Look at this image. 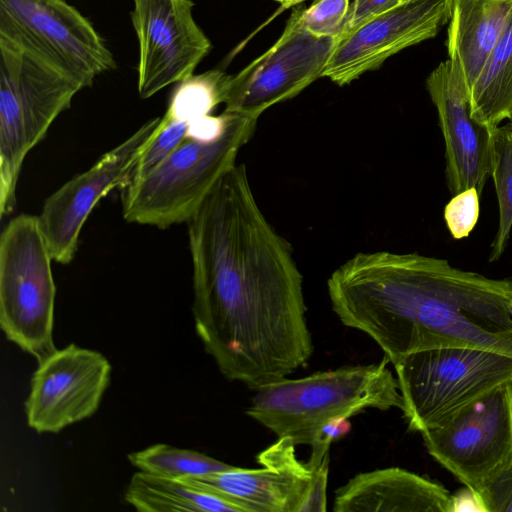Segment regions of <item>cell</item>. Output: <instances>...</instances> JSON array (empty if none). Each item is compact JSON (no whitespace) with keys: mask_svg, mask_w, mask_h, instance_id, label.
Wrapping results in <instances>:
<instances>
[{"mask_svg":"<svg viewBox=\"0 0 512 512\" xmlns=\"http://www.w3.org/2000/svg\"><path fill=\"white\" fill-rule=\"evenodd\" d=\"M127 458L140 471L169 479L201 476L232 467L203 453L166 444L130 453Z\"/></svg>","mask_w":512,"mask_h":512,"instance_id":"obj_21","label":"cell"},{"mask_svg":"<svg viewBox=\"0 0 512 512\" xmlns=\"http://www.w3.org/2000/svg\"><path fill=\"white\" fill-rule=\"evenodd\" d=\"M52 256L38 216L12 218L0 235V324L7 339L38 362L56 350Z\"/></svg>","mask_w":512,"mask_h":512,"instance_id":"obj_7","label":"cell"},{"mask_svg":"<svg viewBox=\"0 0 512 512\" xmlns=\"http://www.w3.org/2000/svg\"><path fill=\"white\" fill-rule=\"evenodd\" d=\"M111 365L98 351L70 344L56 349L39 365L25 402L28 426L57 433L90 417L109 385Z\"/></svg>","mask_w":512,"mask_h":512,"instance_id":"obj_13","label":"cell"},{"mask_svg":"<svg viewBox=\"0 0 512 512\" xmlns=\"http://www.w3.org/2000/svg\"><path fill=\"white\" fill-rule=\"evenodd\" d=\"M427 452L473 489L512 458V380L421 433Z\"/></svg>","mask_w":512,"mask_h":512,"instance_id":"obj_10","label":"cell"},{"mask_svg":"<svg viewBox=\"0 0 512 512\" xmlns=\"http://www.w3.org/2000/svg\"><path fill=\"white\" fill-rule=\"evenodd\" d=\"M84 87L19 42L0 34V215L16 203L24 159Z\"/></svg>","mask_w":512,"mask_h":512,"instance_id":"obj_4","label":"cell"},{"mask_svg":"<svg viewBox=\"0 0 512 512\" xmlns=\"http://www.w3.org/2000/svg\"><path fill=\"white\" fill-rule=\"evenodd\" d=\"M472 117L496 129L512 115V14L469 92Z\"/></svg>","mask_w":512,"mask_h":512,"instance_id":"obj_20","label":"cell"},{"mask_svg":"<svg viewBox=\"0 0 512 512\" xmlns=\"http://www.w3.org/2000/svg\"><path fill=\"white\" fill-rule=\"evenodd\" d=\"M327 290L341 323L373 339L393 366L444 347L512 356V278L418 253L359 252L332 272Z\"/></svg>","mask_w":512,"mask_h":512,"instance_id":"obj_2","label":"cell"},{"mask_svg":"<svg viewBox=\"0 0 512 512\" xmlns=\"http://www.w3.org/2000/svg\"><path fill=\"white\" fill-rule=\"evenodd\" d=\"M508 123L512 126V115L508 118Z\"/></svg>","mask_w":512,"mask_h":512,"instance_id":"obj_32","label":"cell"},{"mask_svg":"<svg viewBox=\"0 0 512 512\" xmlns=\"http://www.w3.org/2000/svg\"><path fill=\"white\" fill-rule=\"evenodd\" d=\"M0 34L34 51L84 88L117 66L92 23L65 0H0Z\"/></svg>","mask_w":512,"mask_h":512,"instance_id":"obj_8","label":"cell"},{"mask_svg":"<svg viewBox=\"0 0 512 512\" xmlns=\"http://www.w3.org/2000/svg\"><path fill=\"white\" fill-rule=\"evenodd\" d=\"M139 44L138 93L147 99L193 75L212 44L193 17L192 0H132Z\"/></svg>","mask_w":512,"mask_h":512,"instance_id":"obj_12","label":"cell"},{"mask_svg":"<svg viewBox=\"0 0 512 512\" xmlns=\"http://www.w3.org/2000/svg\"><path fill=\"white\" fill-rule=\"evenodd\" d=\"M471 490L479 511L512 512V458Z\"/></svg>","mask_w":512,"mask_h":512,"instance_id":"obj_25","label":"cell"},{"mask_svg":"<svg viewBox=\"0 0 512 512\" xmlns=\"http://www.w3.org/2000/svg\"><path fill=\"white\" fill-rule=\"evenodd\" d=\"M274 1L278 2L283 9H288L290 7H294V6L304 2L305 0H274Z\"/></svg>","mask_w":512,"mask_h":512,"instance_id":"obj_30","label":"cell"},{"mask_svg":"<svg viewBox=\"0 0 512 512\" xmlns=\"http://www.w3.org/2000/svg\"><path fill=\"white\" fill-rule=\"evenodd\" d=\"M404 1L406 0H355L349 8L341 35L348 33L372 17L386 12Z\"/></svg>","mask_w":512,"mask_h":512,"instance_id":"obj_29","label":"cell"},{"mask_svg":"<svg viewBox=\"0 0 512 512\" xmlns=\"http://www.w3.org/2000/svg\"><path fill=\"white\" fill-rule=\"evenodd\" d=\"M189 125L190 122L164 114L157 132L135 163L128 185L147 176L163 163L184 141Z\"/></svg>","mask_w":512,"mask_h":512,"instance_id":"obj_24","label":"cell"},{"mask_svg":"<svg viewBox=\"0 0 512 512\" xmlns=\"http://www.w3.org/2000/svg\"><path fill=\"white\" fill-rule=\"evenodd\" d=\"M491 177L499 206V223L492 241L489 261H497L505 251L512 230V126H498L494 132Z\"/></svg>","mask_w":512,"mask_h":512,"instance_id":"obj_22","label":"cell"},{"mask_svg":"<svg viewBox=\"0 0 512 512\" xmlns=\"http://www.w3.org/2000/svg\"><path fill=\"white\" fill-rule=\"evenodd\" d=\"M426 88L436 107L446 158V180L452 195L469 188L480 194L491 176L494 132L471 115L468 93L454 75L449 60L427 77Z\"/></svg>","mask_w":512,"mask_h":512,"instance_id":"obj_16","label":"cell"},{"mask_svg":"<svg viewBox=\"0 0 512 512\" xmlns=\"http://www.w3.org/2000/svg\"><path fill=\"white\" fill-rule=\"evenodd\" d=\"M193 316L220 372L255 390L313 353L303 277L269 223L244 164H235L188 220Z\"/></svg>","mask_w":512,"mask_h":512,"instance_id":"obj_1","label":"cell"},{"mask_svg":"<svg viewBox=\"0 0 512 512\" xmlns=\"http://www.w3.org/2000/svg\"><path fill=\"white\" fill-rule=\"evenodd\" d=\"M288 438L263 450L257 461L263 466L247 469L232 466L223 471L183 480L216 493L241 506L245 512H301L309 494L313 473L296 455Z\"/></svg>","mask_w":512,"mask_h":512,"instance_id":"obj_15","label":"cell"},{"mask_svg":"<svg viewBox=\"0 0 512 512\" xmlns=\"http://www.w3.org/2000/svg\"><path fill=\"white\" fill-rule=\"evenodd\" d=\"M479 195L476 188H469L453 195L446 204L444 219L453 238H465L474 229L480 213Z\"/></svg>","mask_w":512,"mask_h":512,"instance_id":"obj_27","label":"cell"},{"mask_svg":"<svg viewBox=\"0 0 512 512\" xmlns=\"http://www.w3.org/2000/svg\"><path fill=\"white\" fill-rule=\"evenodd\" d=\"M342 367L312 375L286 377L255 389L248 416L294 445L317 442L322 428L368 408H402L397 378L387 364Z\"/></svg>","mask_w":512,"mask_h":512,"instance_id":"obj_3","label":"cell"},{"mask_svg":"<svg viewBox=\"0 0 512 512\" xmlns=\"http://www.w3.org/2000/svg\"><path fill=\"white\" fill-rule=\"evenodd\" d=\"M410 431L425 432L512 380V356L473 347H444L407 355L394 365Z\"/></svg>","mask_w":512,"mask_h":512,"instance_id":"obj_6","label":"cell"},{"mask_svg":"<svg viewBox=\"0 0 512 512\" xmlns=\"http://www.w3.org/2000/svg\"><path fill=\"white\" fill-rule=\"evenodd\" d=\"M508 311L510 313V316L512 317V300L508 304Z\"/></svg>","mask_w":512,"mask_h":512,"instance_id":"obj_31","label":"cell"},{"mask_svg":"<svg viewBox=\"0 0 512 512\" xmlns=\"http://www.w3.org/2000/svg\"><path fill=\"white\" fill-rule=\"evenodd\" d=\"M228 76L220 70H209L179 82L165 114L187 122L211 115L224 102Z\"/></svg>","mask_w":512,"mask_h":512,"instance_id":"obj_23","label":"cell"},{"mask_svg":"<svg viewBox=\"0 0 512 512\" xmlns=\"http://www.w3.org/2000/svg\"><path fill=\"white\" fill-rule=\"evenodd\" d=\"M304 7L294 8L275 44L236 75H229L224 111L250 118L297 96L320 77L337 37L317 36L302 22Z\"/></svg>","mask_w":512,"mask_h":512,"instance_id":"obj_9","label":"cell"},{"mask_svg":"<svg viewBox=\"0 0 512 512\" xmlns=\"http://www.w3.org/2000/svg\"><path fill=\"white\" fill-rule=\"evenodd\" d=\"M311 455L307 462L312 469V485L301 512H323L327 509V482L329 470V449L324 445L311 447Z\"/></svg>","mask_w":512,"mask_h":512,"instance_id":"obj_28","label":"cell"},{"mask_svg":"<svg viewBox=\"0 0 512 512\" xmlns=\"http://www.w3.org/2000/svg\"><path fill=\"white\" fill-rule=\"evenodd\" d=\"M124 498L142 512H245L238 504L180 479H169L147 472H137Z\"/></svg>","mask_w":512,"mask_h":512,"instance_id":"obj_19","label":"cell"},{"mask_svg":"<svg viewBox=\"0 0 512 512\" xmlns=\"http://www.w3.org/2000/svg\"><path fill=\"white\" fill-rule=\"evenodd\" d=\"M453 0H406L339 37L323 77L339 86L378 69L386 59L434 38L449 22Z\"/></svg>","mask_w":512,"mask_h":512,"instance_id":"obj_14","label":"cell"},{"mask_svg":"<svg viewBox=\"0 0 512 512\" xmlns=\"http://www.w3.org/2000/svg\"><path fill=\"white\" fill-rule=\"evenodd\" d=\"M335 512H451L441 484L399 467L362 472L335 493Z\"/></svg>","mask_w":512,"mask_h":512,"instance_id":"obj_17","label":"cell"},{"mask_svg":"<svg viewBox=\"0 0 512 512\" xmlns=\"http://www.w3.org/2000/svg\"><path fill=\"white\" fill-rule=\"evenodd\" d=\"M161 117L144 123L129 138L102 155L90 169L73 177L53 194L38 216L52 259L70 263L76 254L80 232L99 200L129 183L142 151L153 138Z\"/></svg>","mask_w":512,"mask_h":512,"instance_id":"obj_11","label":"cell"},{"mask_svg":"<svg viewBox=\"0 0 512 512\" xmlns=\"http://www.w3.org/2000/svg\"><path fill=\"white\" fill-rule=\"evenodd\" d=\"M512 14V0H453L447 33L452 71L468 93Z\"/></svg>","mask_w":512,"mask_h":512,"instance_id":"obj_18","label":"cell"},{"mask_svg":"<svg viewBox=\"0 0 512 512\" xmlns=\"http://www.w3.org/2000/svg\"><path fill=\"white\" fill-rule=\"evenodd\" d=\"M231 114L222 135L213 139L186 136L154 171L121 189L126 221L162 229L188 222L236 164L240 149L256 129L257 119Z\"/></svg>","mask_w":512,"mask_h":512,"instance_id":"obj_5","label":"cell"},{"mask_svg":"<svg viewBox=\"0 0 512 512\" xmlns=\"http://www.w3.org/2000/svg\"><path fill=\"white\" fill-rule=\"evenodd\" d=\"M349 0H318L302 11V22L317 36L339 38L349 12Z\"/></svg>","mask_w":512,"mask_h":512,"instance_id":"obj_26","label":"cell"}]
</instances>
